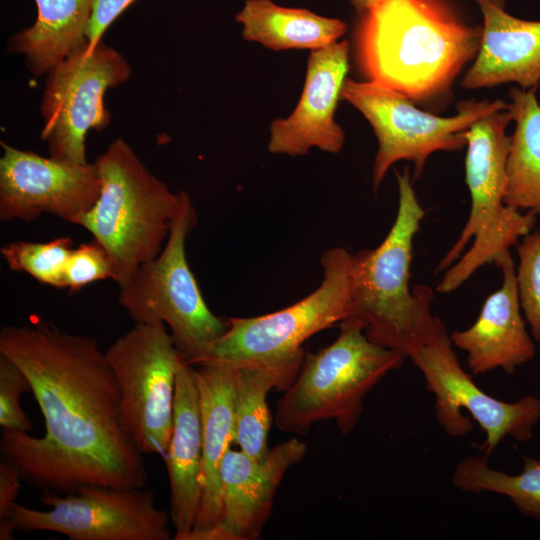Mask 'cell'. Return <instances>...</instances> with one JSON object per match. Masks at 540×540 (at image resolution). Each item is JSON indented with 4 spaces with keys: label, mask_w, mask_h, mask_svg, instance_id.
<instances>
[{
    "label": "cell",
    "mask_w": 540,
    "mask_h": 540,
    "mask_svg": "<svg viewBox=\"0 0 540 540\" xmlns=\"http://www.w3.org/2000/svg\"><path fill=\"white\" fill-rule=\"evenodd\" d=\"M104 279L113 280V267L107 250L98 241L72 249L64 272V288L73 293Z\"/></svg>",
    "instance_id": "cell-29"
},
{
    "label": "cell",
    "mask_w": 540,
    "mask_h": 540,
    "mask_svg": "<svg viewBox=\"0 0 540 540\" xmlns=\"http://www.w3.org/2000/svg\"><path fill=\"white\" fill-rule=\"evenodd\" d=\"M50 510L15 503L8 515L16 531H50L70 540H169L170 514L150 489L84 486L76 493L42 492Z\"/></svg>",
    "instance_id": "cell-12"
},
{
    "label": "cell",
    "mask_w": 540,
    "mask_h": 540,
    "mask_svg": "<svg viewBox=\"0 0 540 540\" xmlns=\"http://www.w3.org/2000/svg\"><path fill=\"white\" fill-rule=\"evenodd\" d=\"M135 0H92V10L87 27L89 48L92 49L100 40L109 26Z\"/></svg>",
    "instance_id": "cell-30"
},
{
    "label": "cell",
    "mask_w": 540,
    "mask_h": 540,
    "mask_svg": "<svg viewBox=\"0 0 540 540\" xmlns=\"http://www.w3.org/2000/svg\"><path fill=\"white\" fill-rule=\"evenodd\" d=\"M348 70L347 40L311 51L296 107L288 117L270 125V153L297 157L311 148L331 154L343 149L345 133L335 121V112Z\"/></svg>",
    "instance_id": "cell-15"
},
{
    "label": "cell",
    "mask_w": 540,
    "mask_h": 540,
    "mask_svg": "<svg viewBox=\"0 0 540 540\" xmlns=\"http://www.w3.org/2000/svg\"><path fill=\"white\" fill-rule=\"evenodd\" d=\"M405 359L371 341L359 320L346 318L334 342L305 354L297 376L276 402L275 426L306 435L315 423L335 420L342 435L351 433L367 394Z\"/></svg>",
    "instance_id": "cell-5"
},
{
    "label": "cell",
    "mask_w": 540,
    "mask_h": 540,
    "mask_svg": "<svg viewBox=\"0 0 540 540\" xmlns=\"http://www.w3.org/2000/svg\"><path fill=\"white\" fill-rule=\"evenodd\" d=\"M359 15L365 13L377 0H348Z\"/></svg>",
    "instance_id": "cell-33"
},
{
    "label": "cell",
    "mask_w": 540,
    "mask_h": 540,
    "mask_svg": "<svg viewBox=\"0 0 540 540\" xmlns=\"http://www.w3.org/2000/svg\"><path fill=\"white\" fill-rule=\"evenodd\" d=\"M422 373L426 386L435 396V417L452 437L472 430L466 410L485 433L484 457L488 458L506 436L525 442L532 438L540 419V398L526 395L505 402L483 391L461 366L447 334L409 356Z\"/></svg>",
    "instance_id": "cell-13"
},
{
    "label": "cell",
    "mask_w": 540,
    "mask_h": 540,
    "mask_svg": "<svg viewBox=\"0 0 540 540\" xmlns=\"http://www.w3.org/2000/svg\"><path fill=\"white\" fill-rule=\"evenodd\" d=\"M32 393L25 373L7 356L0 354V426L4 430L29 433L32 422L22 409L20 398Z\"/></svg>",
    "instance_id": "cell-28"
},
{
    "label": "cell",
    "mask_w": 540,
    "mask_h": 540,
    "mask_svg": "<svg viewBox=\"0 0 540 540\" xmlns=\"http://www.w3.org/2000/svg\"><path fill=\"white\" fill-rule=\"evenodd\" d=\"M101 193L76 225L108 252L113 281L126 284L162 251L186 192L173 193L122 138L97 159Z\"/></svg>",
    "instance_id": "cell-4"
},
{
    "label": "cell",
    "mask_w": 540,
    "mask_h": 540,
    "mask_svg": "<svg viewBox=\"0 0 540 540\" xmlns=\"http://www.w3.org/2000/svg\"><path fill=\"white\" fill-rule=\"evenodd\" d=\"M22 476L19 469L7 458L0 460V519L8 517L16 503Z\"/></svg>",
    "instance_id": "cell-31"
},
{
    "label": "cell",
    "mask_w": 540,
    "mask_h": 540,
    "mask_svg": "<svg viewBox=\"0 0 540 540\" xmlns=\"http://www.w3.org/2000/svg\"><path fill=\"white\" fill-rule=\"evenodd\" d=\"M503 281L485 300L477 320L467 329L450 335L452 344L467 353L473 374L502 369L514 374L535 355V343L526 329L510 252L498 260Z\"/></svg>",
    "instance_id": "cell-17"
},
{
    "label": "cell",
    "mask_w": 540,
    "mask_h": 540,
    "mask_svg": "<svg viewBox=\"0 0 540 540\" xmlns=\"http://www.w3.org/2000/svg\"><path fill=\"white\" fill-rule=\"evenodd\" d=\"M352 254L342 247L323 253V280L298 302L266 315L227 320L226 332L198 360L236 366L273 363L305 355L302 344L350 315Z\"/></svg>",
    "instance_id": "cell-8"
},
{
    "label": "cell",
    "mask_w": 540,
    "mask_h": 540,
    "mask_svg": "<svg viewBox=\"0 0 540 540\" xmlns=\"http://www.w3.org/2000/svg\"><path fill=\"white\" fill-rule=\"evenodd\" d=\"M307 451L298 438L270 448L256 460L245 452L230 449L221 468L222 516L220 528L226 540H256L270 518L275 494L286 472Z\"/></svg>",
    "instance_id": "cell-16"
},
{
    "label": "cell",
    "mask_w": 540,
    "mask_h": 540,
    "mask_svg": "<svg viewBox=\"0 0 540 540\" xmlns=\"http://www.w3.org/2000/svg\"><path fill=\"white\" fill-rule=\"evenodd\" d=\"M15 531V526L9 517L0 519V540L14 539Z\"/></svg>",
    "instance_id": "cell-32"
},
{
    "label": "cell",
    "mask_w": 540,
    "mask_h": 540,
    "mask_svg": "<svg viewBox=\"0 0 540 540\" xmlns=\"http://www.w3.org/2000/svg\"><path fill=\"white\" fill-rule=\"evenodd\" d=\"M193 366L183 359L178 367L172 434L162 456L169 478L173 540H183L194 528L202 497L201 421Z\"/></svg>",
    "instance_id": "cell-20"
},
{
    "label": "cell",
    "mask_w": 540,
    "mask_h": 540,
    "mask_svg": "<svg viewBox=\"0 0 540 540\" xmlns=\"http://www.w3.org/2000/svg\"><path fill=\"white\" fill-rule=\"evenodd\" d=\"M238 366L206 362L195 369L202 442V497L194 528L183 540L210 531L222 516L220 468L234 443V398Z\"/></svg>",
    "instance_id": "cell-18"
},
{
    "label": "cell",
    "mask_w": 540,
    "mask_h": 540,
    "mask_svg": "<svg viewBox=\"0 0 540 540\" xmlns=\"http://www.w3.org/2000/svg\"><path fill=\"white\" fill-rule=\"evenodd\" d=\"M355 31V57L367 81L413 102L449 91L481 44L441 0H377Z\"/></svg>",
    "instance_id": "cell-2"
},
{
    "label": "cell",
    "mask_w": 540,
    "mask_h": 540,
    "mask_svg": "<svg viewBox=\"0 0 540 540\" xmlns=\"http://www.w3.org/2000/svg\"><path fill=\"white\" fill-rule=\"evenodd\" d=\"M341 100L355 107L369 122L378 140L372 183L376 192L388 169L397 161L414 165L418 179L429 156L437 151H459L467 145L466 132L478 119L509 103L468 100L451 117H440L417 108L413 101L371 81L346 79Z\"/></svg>",
    "instance_id": "cell-9"
},
{
    "label": "cell",
    "mask_w": 540,
    "mask_h": 540,
    "mask_svg": "<svg viewBox=\"0 0 540 540\" xmlns=\"http://www.w3.org/2000/svg\"><path fill=\"white\" fill-rule=\"evenodd\" d=\"M510 121L508 107L478 119L466 132L465 171L471 210L457 241L439 262L438 271L447 269L437 286L440 293L456 290L480 267L496 264L536 223V214H522L504 201L511 143L506 128Z\"/></svg>",
    "instance_id": "cell-6"
},
{
    "label": "cell",
    "mask_w": 540,
    "mask_h": 540,
    "mask_svg": "<svg viewBox=\"0 0 540 540\" xmlns=\"http://www.w3.org/2000/svg\"><path fill=\"white\" fill-rule=\"evenodd\" d=\"M197 224L186 193L160 254L120 287L119 302L135 323H164L182 357L196 365L228 323L207 306L189 267L185 244Z\"/></svg>",
    "instance_id": "cell-7"
},
{
    "label": "cell",
    "mask_w": 540,
    "mask_h": 540,
    "mask_svg": "<svg viewBox=\"0 0 540 540\" xmlns=\"http://www.w3.org/2000/svg\"><path fill=\"white\" fill-rule=\"evenodd\" d=\"M516 246L519 258L516 271L518 297L531 336L540 342V229L523 236Z\"/></svg>",
    "instance_id": "cell-27"
},
{
    "label": "cell",
    "mask_w": 540,
    "mask_h": 540,
    "mask_svg": "<svg viewBox=\"0 0 540 540\" xmlns=\"http://www.w3.org/2000/svg\"><path fill=\"white\" fill-rule=\"evenodd\" d=\"M509 111L515 130L507 158L505 204L540 213V104L533 91L512 88Z\"/></svg>",
    "instance_id": "cell-24"
},
{
    "label": "cell",
    "mask_w": 540,
    "mask_h": 540,
    "mask_svg": "<svg viewBox=\"0 0 540 540\" xmlns=\"http://www.w3.org/2000/svg\"><path fill=\"white\" fill-rule=\"evenodd\" d=\"M72 245L73 240L64 236L45 243L11 242L0 251L11 270L26 272L43 284L62 289Z\"/></svg>",
    "instance_id": "cell-26"
},
{
    "label": "cell",
    "mask_w": 540,
    "mask_h": 540,
    "mask_svg": "<svg viewBox=\"0 0 540 540\" xmlns=\"http://www.w3.org/2000/svg\"><path fill=\"white\" fill-rule=\"evenodd\" d=\"M305 355L273 363L238 366L234 398V443L256 460L266 457L271 416L269 392L286 390L297 376Z\"/></svg>",
    "instance_id": "cell-23"
},
{
    "label": "cell",
    "mask_w": 540,
    "mask_h": 540,
    "mask_svg": "<svg viewBox=\"0 0 540 540\" xmlns=\"http://www.w3.org/2000/svg\"><path fill=\"white\" fill-rule=\"evenodd\" d=\"M120 391L121 424L142 454L170 442L177 370L184 359L164 323H135L105 352Z\"/></svg>",
    "instance_id": "cell-10"
},
{
    "label": "cell",
    "mask_w": 540,
    "mask_h": 540,
    "mask_svg": "<svg viewBox=\"0 0 540 540\" xmlns=\"http://www.w3.org/2000/svg\"><path fill=\"white\" fill-rule=\"evenodd\" d=\"M398 208L394 223L375 249L352 254L350 315L367 337L406 358L447 335L442 321L431 313L432 289L410 287L413 241L425 212L413 188L408 167L396 173Z\"/></svg>",
    "instance_id": "cell-3"
},
{
    "label": "cell",
    "mask_w": 540,
    "mask_h": 540,
    "mask_svg": "<svg viewBox=\"0 0 540 540\" xmlns=\"http://www.w3.org/2000/svg\"><path fill=\"white\" fill-rule=\"evenodd\" d=\"M34 24L12 35L6 50L24 56L35 76H46L76 50L89 46L92 0H35Z\"/></svg>",
    "instance_id": "cell-21"
},
{
    "label": "cell",
    "mask_w": 540,
    "mask_h": 540,
    "mask_svg": "<svg viewBox=\"0 0 540 540\" xmlns=\"http://www.w3.org/2000/svg\"><path fill=\"white\" fill-rule=\"evenodd\" d=\"M0 144L2 222H30L50 214L77 224L98 200L101 179L96 162L71 163Z\"/></svg>",
    "instance_id": "cell-14"
},
{
    "label": "cell",
    "mask_w": 540,
    "mask_h": 540,
    "mask_svg": "<svg viewBox=\"0 0 540 540\" xmlns=\"http://www.w3.org/2000/svg\"><path fill=\"white\" fill-rule=\"evenodd\" d=\"M88 48L76 50L46 75L40 106L41 139L49 156L77 164L88 162L87 132L101 131L110 124L105 92L126 83L132 75L124 55L103 40Z\"/></svg>",
    "instance_id": "cell-11"
},
{
    "label": "cell",
    "mask_w": 540,
    "mask_h": 540,
    "mask_svg": "<svg viewBox=\"0 0 540 540\" xmlns=\"http://www.w3.org/2000/svg\"><path fill=\"white\" fill-rule=\"evenodd\" d=\"M483 15L479 51L462 80L465 89L540 82V21L516 18L503 0H474Z\"/></svg>",
    "instance_id": "cell-19"
},
{
    "label": "cell",
    "mask_w": 540,
    "mask_h": 540,
    "mask_svg": "<svg viewBox=\"0 0 540 540\" xmlns=\"http://www.w3.org/2000/svg\"><path fill=\"white\" fill-rule=\"evenodd\" d=\"M0 354L25 373L45 421L43 437L2 430V456L26 483L60 495L146 488L143 454L122 427L120 391L94 337L49 322L8 325Z\"/></svg>",
    "instance_id": "cell-1"
},
{
    "label": "cell",
    "mask_w": 540,
    "mask_h": 540,
    "mask_svg": "<svg viewBox=\"0 0 540 540\" xmlns=\"http://www.w3.org/2000/svg\"><path fill=\"white\" fill-rule=\"evenodd\" d=\"M236 21L242 25L245 40L273 51L318 50L338 42L347 30L346 23L338 18L282 7L271 0H246Z\"/></svg>",
    "instance_id": "cell-22"
},
{
    "label": "cell",
    "mask_w": 540,
    "mask_h": 540,
    "mask_svg": "<svg viewBox=\"0 0 540 540\" xmlns=\"http://www.w3.org/2000/svg\"><path fill=\"white\" fill-rule=\"evenodd\" d=\"M453 485L462 491L492 492L508 497L524 515L540 520V461L523 457V470L510 475L491 468L488 458L468 456L452 474Z\"/></svg>",
    "instance_id": "cell-25"
}]
</instances>
